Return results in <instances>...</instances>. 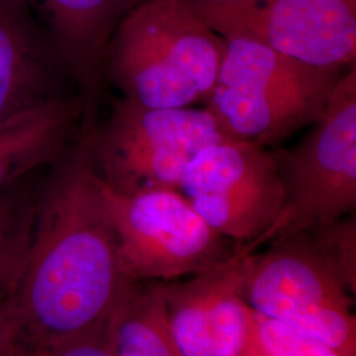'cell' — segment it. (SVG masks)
I'll return each instance as SVG.
<instances>
[{
    "instance_id": "44dd1931",
    "label": "cell",
    "mask_w": 356,
    "mask_h": 356,
    "mask_svg": "<svg viewBox=\"0 0 356 356\" xmlns=\"http://www.w3.org/2000/svg\"><path fill=\"white\" fill-rule=\"evenodd\" d=\"M188 1H197V0H188Z\"/></svg>"
},
{
    "instance_id": "7c38bea8",
    "label": "cell",
    "mask_w": 356,
    "mask_h": 356,
    "mask_svg": "<svg viewBox=\"0 0 356 356\" xmlns=\"http://www.w3.org/2000/svg\"><path fill=\"white\" fill-rule=\"evenodd\" d=\"M86 114L76 91L1 122L0 194L53 165L76 140Z\"/></svg>"
},
{
    "instance_id": "6da1fadb",
    "label": "cell",
    "mask_w": 356,
    "mask_h": 356,
    "mask_svg": "<svg viewBox=\"0 0 356 356\" xmlns=\"http://www.w3.org/2000/svg\"><path fill=\"white\" fill-rule=\"evenodd\" d=\"M85 118L38 186L26 254L11 293L16 337L40 348L98 330L134 282L119 259Z\"/></svg>"
},
{
    "instance_id": "e0dca14e",
    "label": "cell",
    "mask_w": 356,
    "mask_h": 356,
    "mask_svg": "<svg viewBox=\"0 0 356 356\" xmlns=\"http://www.w3.org/2000/svg\"><path fill=\"white\" fill-rule=\"evenodd\" d=\"M256 344L260 356H339L326 344L280 321L256 314Z\"/></svg>"
},
{
    "instance_id": "277c9868",
    "label": "cell",
    "mask_w": 356,
    "mask_h": 356,
    "mask_svg": "<svg viewBox=\"0 0 356 356\" xmlns=\"http://www.w3.org/2000/svg\"><path fill=\"white\" fill-rule=\"evenodd\" d=\"M344 72L304 64L247 38H227L204 108L229 139L268 147L316 123Z\"/></svg>"
},
{
    "instance_id": "5bb4252c",
    "label": "cell",
    "mask_w": 356,
    "mask_h": 356,
    "mask_svg": "<svg viewBox=\"0 0 356 356\" xmlns=\"http://www.w3.org/2000/svg\"><path fill=\"white\" fill-rule=\"evenodd\" d=\"M103 329L113 356H182L168 326L159 282H132Z\"/></svg>"
},
{
    "instance_id": "9c48e42d",
    "label": "cell",
    "mask_w": 356,
    "mask_h": 356,
    "mask_svg": "<svg viewBox=\"0 0 356 356\" xmlns=\"http://www.w3.org/2000/svg\"><path fill=\"white\" fill-rule=\"evenodd\" d=\"M177 191L220 235L245 245L280 214L284 188L273 151L226 139L204 147L185 166Z\"/></svg>"
},
{
    "instance_id": "8fae6325",
    "label": "cell",
    "mask_w": 356,
    "mask_h": 356,
    "mask_svg": "<svg viewBox=\"0 0 356 356\" xmlns=\"http://www.w3.org/2000/svg\"><path fill=\"white\" fill-rule=\"evenodd\" d=\"M140 0H32L88 111L104 88L103 54L120 20Z\"/></svg>"
},
{
    "instance_id": "4fadbf2b",
    "label": "cell",
    "mask_w": 356,
    "mask_h": 356,
    "mask_svg": "<svg viewBox=\"0 0 356 356\" xmlns=\"http://www.w3.org/2000/svg\"><path fill=\"white\" fill-rule=\"evenodd\" d=\"M245 251L232 254L186 279L159 282L172 338L182 356H210V322L216 302L241 288Z\"/></svg>"
},
{
    "instance_id": "ac0fdd59",
    "label": "cell",
    "mask_w": 356,
    "mask_h": 356,
    "mask_svg": "<svg viewBox=\"0 0 356 356\" xmlns=\"http://www.w3.org/2000/svg\"><path fill=\"white\" fill-rule=\"evenodd\" d=\"M103 327L104 325L98 330L44 350L49 356H113Z\"/></svg>"
},
{
    "instance_id": "8992f818",
    "label": "cell",
    "mask_w": 356,
    "mask_h": 356,
    "mask_svg": "<svg viewBox=\"0 0 356 356\" xmlns=\"http://www.w3.org/2000/svg\"><path fill=\"white\" fill-rule=\"evenodd\" d=\"M227 138L206 108H156L118 98L106 120L90 128L98 177L111 191L134 194L176 189L191 159Z\"/></svg>"
},
{
    "instance_id": "5b68a950",
    "label": "cell",
    "mask_w": 356,
    "mask_h": 356,
    "mask_svg": "<svg viewBox=\"0 0 356 356\" xmlns=\"http://www.w3.org/2000/svg\"><path fill=\"white\" fill-rule=\"evenodd\" d=\"M313 128L297 145L273 151L284 201L273 225L247 254L300 231L354 214L356 207V66L339 78Z\"/></svg>"
},
{
    "instance_id": "7a4b0ae2",
    "label": "cell",
    "mask_w": 356,
    "mask_h": 356,
    "mask_svg": "<svg viewBox=\"0 0 356 356\" xmlns=\"http://www.w3.org/2000/svg\"><path fill=\"white\" fill-rule=\"evenodd\" d=\"M356 218L300 231L244 257L239 296L264 318L280 321L356 356Z\"/></svg>"
},
{
    "instance_id": "ba28073f",
    "label": "cell",
    "mask_w": 356,
    "mask_h": 356,
    "mask_svg": "<svg viewBox=\"0 0 356 356\" xmlns=\"http://www.w3.org/2000/svg\"><path fill=\"white\" fill-rule=\"evenodd\" d=\"M219 36L247 38L317 67L356 63V0H197Z\"/></svg>"
},
{
    "instance_id": "52a82bcc",
    "label": "cell",
    "mask_w": 356,
    "mask_h": 356,
    "mask_svg": "<svg viewBox=\"0 0 356 356\" xmlns=\"http://www.w3.org/2000/svg\"><path fill=\"white\" fill-rule=\"evenodd\" d=\"M120 264L134 282H166L198 275L235 248L176 189L120 194L99 178Z\"/></svg>"
},
{
    "instance_id": "30bf717a",
    "label": "cell",
    "mask_w": 356,
    "mask_h": 356,
    "mask_svg": "<svg viewBox=\"0 0 356 356\" xmlns=\"http://www.w3.org/2000/svg\"><path fill=\"white\" fill-rule=\"evenodd\" d=\"M67 79L72 76L32 0H0V123L70 95Z\"/></svg>"
},
{
    "instance_id": "9a60e30c",
    "label": "cell",
    "mask_w": 356,
    "mask_h": 356,
    "mask_svg": "<svg viewBox=\"0 0 356 356\" xmlns=\"http://www.w3.org/2000/svg\"><path fill=\"white\" fill-rule=\"evenodd\" d=\"M38 186L28 178L0 194V296L13 293L29 239Z\"/></svg>"
},
{
    "instance_id": "d6986e66",
    "label": "cell",
    "mask_w": 356,
    "mask_h": 356,
    "mask_svg": "<svg viewBox=\"0 0 356 356\" xmlns=\"http://www.w3.org/2000/svg\"><path fill=\"white\" fill-rule=\"evenodd\" d=\"M16 337L13 305L10 296H0V351Z\"/></svg>"
},
{
    "instance_id": "ffe728a7",
    "label": "cell",
    "mask_w": 356,
    "mask_h": 356,
    "mask_svg": "<svg viewBox=\"0 0 356 356\" xmlns=\"http://www.w3.org/2000/svg\"><path fill=\"white\" fill-rule=\"evenodd\" d=\"M0 356H49L44 348L28 343L23 339L15 337L7 346L0 351Z\"/></svg>"
},
{
    "instance_id": "3957f363",
    "label": "cell",
    "mask_w": 356,
    "mask_h": 356,
    "mask_svg": "<svg viewBox=\"0 0 356 356\" xmlns=\"http://www.w3.org/2000/svg\"><path fill=\"white\" fill-rule=\"evenodd\" d=\"M225 53L188 0H140L108 40L103 81L143 106L191 107L209 98Z\"/></svg>"
},
{
    "instance_id": "2e32d148",
    "label": "cell",
    "mask_w": 356,
    "mask_h": 356,
    "mask_svg": "<svg viewBox=\"0 0 356 356\" xmlns=\"http://www.w3.org/2000/svg\"><path fill=\"white\" fill-rule=\"evenodd\" d=\"M210 356H260L256 314L243 301L239 288L216 302L210 322Z\"/></svg>"
}]
</instances>
